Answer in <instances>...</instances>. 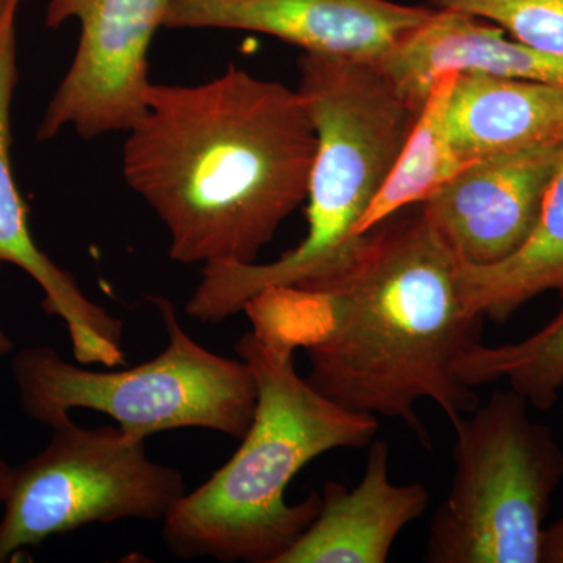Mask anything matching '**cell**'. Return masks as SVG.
<instances>
[{
    "mask_svg": "<svg viewBox=\"0 0 563 563\" xmlns=\"http://www.w3.org/2000/svg\"><path fill=\"white\" fill-rule=\"evenodd\" d=\"M406 210L362 233L322 276L254 301L306 350L314 390L351 412L406 422L429 448L421 399L451 424L479 406L455 366L481 343L485 318L463 298L457 255L420 209Z\"/></svg>",
    "mask_w": 563,
    "mask_h": 563,
    "instance_id": "6da1fadb",
    "label": "cell"
},
{
    "mask_svg": "<svg viewBox=\"0 0 563 563\" xmlns=\"http://www.w3.org/2000/svg\"><path fill=\"white\" fill-rule=\"evenodd\" d=\"M122 173L169 233V257L251 265L307 201L317 129L298 90L229 66L192 87L151 84Z\"/></svg>",
    "mask_w": 563,
    "mask_h": 563,
    "instance_id": "7a4b0ae2",
    "label": "cell"
},
{
    "mask_svg": "<svg viewBox=\"0 0 563 563\" xmlns=\"http://www.w3.org/2000/svg\"><path fill=\"white\" fill-rule=\"evenodd\" d=\"M250 320L235 351L257 387L254 418L231 461L163 520V540L177 558L277 563L320 514L321 493L287 503L292 477L329 451L369 448L379 432L376 417L344 409L299 376L290 335Z\"/></svg>",
    "mask_w": 563,
    "mask_h": 563,
    "instance_id": "3957f363",
    "label": "cell"
},
{
    "mask_svg": "<svg viewBox=\"0 0 563 563\" xmlns=\"http://www.w3.org/2000/svg\"><path fill=\"white\" fill-rule=\"evenodd\" d=\"M298 91L317 129L307 195V235L265 265H206L185 312L225 321L266 288L302 287L342 261L355 228L387 180L418 111L376 62L303 52Z\"/></svg>",
    "mask_w": 563,
    "mask_h": 563,
    "instance_id": "277c9868",
    "label": "cell"
},
{
    "mask_svg": "<svg viewBox=\"0 0 563 563\" xmlns=\"http://www.w3.org/2000/svg\"><path fill=\"white\" fill-rule=\"evenodd\" d=\"M168 332L157 357L128 369L74 365L49 346L25 347L11 362L22 410L41 424L69 421L70 410L109 415L147 440L173 429L199 428L242 440L257 402L254 376L242 358L222 357L191 339L176 309L151 298Z\"/></svg>",
    "mask_w": 563,
    "mask_h": 563,
    "instance_id": "5b68a950",
    "label": "cell"
},
{
    "mask_svg": "<svg viewBox=\"0 0 563 563\" xmlns=\"http://www.w3.org/2000/svg\"><path fill=\"white\" fill-rule=\"evenodd\" d=\"M529 407L512 388L495 391L453 424V483L432 515L424 562L540 563L563 450Z\"/></svg>",
    "mask_w": 563,
    "mask_h": 563,
    "instance_id": "8992f818",
    "label": "cell"
},
{
    "mask_svg": "<svg viewBox=\"0 0 563 563\" xmlns=\"http://www.w3.org/2000/svg\"><path fill=\"white\" fill-rule=\"evenodd\" d=\"M52 431L38 455L13 466L0 563L84 526L163 521L187 493L179 470L152 461L146 440L120 426L87 429L69 420Z\"/></svg>",
    "mask_w": 563,
    "mask_h": 563,
    "instance_id": "52a82bcc",
    "label": "cell"
},
{
    "mask_svg": "<svg viewBox=\"0 0 563 563\" xmlns=\"http://www.w3.org/2000/svg\"><path fill=\"white\" fill-rule=\"evenodd\" d=\"M172 0H51L47 27L80 22L76 57L38 128L40 141L73 128L81 139L129 131L146 110L147 54Z\"/></svg>",
    "mask_w": 563,
    "mask_h": 563,
    "instance_id": "ba28073f",
    "label": "cell"
},
{
    "mask_svg": "<svg viewBox=\"0 0 563 563\" xmlns=\"http://www.w3.org/2000/svg\"><path fill=\"white\" fill-rule=\"evenodd\" d=\"M433 10L393 0H172L163 27L263 33L310 54L379 63Z\"/></svg>",
    "mask_w": 563,
    "mask_h": 563,
    "instance_id": "9c48e42d",
    "label": "cell"
},
{
    "mask_svg": "<svg viewBox=\"0 0 563 563\" xmlns=\"http://www.w3.org/2000/svg\"><path fill=\"white\" fill-rule=\"evenodd\" d=\"M563 146L484 158L420 203L429 225L470 265L510 257L531 235Z\"/></svg>",
    "mask_w": 563,
    "mask_h": 563,
    "instance_id": "30bf717a",
    "label": "cell"
},
{
    "mask_svg": "<svg viewBox=\"0 0 563 563\" xmlns=\"http://www.w3.org/2000/svg\"><path fill=\"white\" fill-rule=\"evenodd\" d=\"M20 2L5 0L0 13V262L20 266L40 285L44 310L60 318L68 328L77 363L114 368L124 363V324L90 301L74 277L36 246L29 229L27 209L14 181L10 109L18 81L14 21Z\"/></svg>",
    "mask_w": 563,
    "mask_h": 563,
    "instance_id": "8fae6325",
    "label": "cell"
},
{
    "mask_svg": "<svg viewBox=\"0 0 563 563\" xmlns=\"http://www.w3.org/2000/svg\"><path fill=\"white\" fill-rule=\"evenodd\" d=\"M377 65L418 113L433 81L448 70L563 87V55L536 49L492 22L454 10H433Z\"/></svg>",
    "mask_w": 563,
    "mask_h": 563,
    "instance_id": "7c38bea8",
    "label": "cell"
},
{
    "mask_svg": "<svg viewBox=\"0 0 563 563\" xmlns=\"http://www.w3.org/2000/svg\"><path fill=\"white\" fill-rule=\"evenodd\" d=\"M429 499L424 484L393 483L390 444L374 440L361 483L322 485L320 514L277 563H385Z\"/></svg>",
    "mask_w": 563,
    "mask_h": 563,
    "instance_id": "4fadbf2b",
    "label": "cell"
},
{
    "mask_svg": "<svg viewBox=\"0 0 563 563\" xmlns=\"http://www.w3.org/2000/svg\"><path fill=\"white\" fill-rule=\"evenodd\" d=\"M450 129L455 150L468 163L563 146V87L459 74Z\"/></svg>",
    "mask_w": 563,
    "mask_h": 563,
    "instance_id": "5bb4252c",
    "label": "cell"
},
{
    "mask_svg": "<svg viewBox=\"0 0 563 563\" xmlns=\"http://www.w3.org/2000/svg\"><path fill=\"white\" fill-rule=\"evenodd\" d=\"M461 287L470 307L493 322H506L543 292L563 291V155L523 246L493 265L461 261Z\"/></svg>",
    "mask_w": 563,
    "mask_h": 563,
    "instance_id": "9a60e30c",
    "label": "cell"
},
{
    "mask_svg": "<svg viewBox=\"0 0 563 563\" xmlns=\"http://www.w3.org/2000/svg\"><path fill=\"white\" fill-rule=\"evenodd\" d=\"M457 76L455 70H448L433 81L387 180L355 228V235L368 232L399 211L420 206L473 165L459 154L451 136L450 107Z\"/></svg>",
    "mask_w": 563,
    "mask_h": 563,
    "instance_id": "2e32d148",
    "label": "cell"
},
{
    "mask_svg": "<svg viewBox=\"0 0 563 563\" xmlns=\"http://www.w3.org/2000/svg\"><path fill=\"white\" fill-rule=\"evenodd\" d=\"M561 309L540 331L518 343H476L462 355L455 376L466 387L506 379L537 410L553 409L563 388V291Z\"/></svg>",
    "mask_w": 563,
    "mask_h": 563,
    "instance_id": "e0dca14e",
    "label": "cell"
},
{
    "mask_svg": "<svg viewBox=\"0 0 563 563\" xmlns=\"http://www.w3.org/2000/svg\"><path fill=\"white\" fill-rule=\"evenodd\" d=\"M437 10L472 14L498 25L512 38L563 55V0H428Z\"/></svg>",
    "mask_w": 563,
    "mask_h": 563,
    "instance_id": "ac0fdd59",
    "label": "cell"
},
{
    "mask_svg": "<svg viewBox=\"0 0 563 563\" xmlns=\"http://www.w3.org/2000/svg\"><path fill=\"white\" fill-rule=\"evenodd\" d=\"M540 563H563V518L543 529Z\"/></svg>",
    "mask_w": 563,
    "mask_h": 563,
    "instance_id": "d6986e66",
    "label": "cell"
},
{
    "mask_svg": "<svg viewBox=\"0 0 563 563\" xmlns=\"http://www.w3.org/2000/svg\"><path fill=\"white\" fill-rule=\"evenodd\" d=\"M11 476H13V466H10L0 455V506L9 492Z\"/></svg>",
    "mask_w": 563,
    "mask_h": 563,
    "instance_id": "ffe728a7",
    "label": "cell"
},
{
    "mask_svg": "<svg viewBox=\"0 0 563 563\" xmlns=\"http://www.w3.org/2000/svg\"><path fill=\"white\" fill-rule=\"evenodd\" d=\"M11 350H13V342H11L10 336L3 332V329L0 328V357L10 354Z\"/></svg>",
    "mask_w": 563,
    "mask_h": 563,
    "instance_id": "44dd1931",
    "label": "cell"
},
{
    "mask_svg": "<svg viewBox=\"0 0 563 563\" xmlns=\"http://www.w3.org/2000/svg\"><path fill=\"white\" fill-rule=\"evenodd\" d=\"M3 5H5V0H0V13H2Z\"/></svg>",
    "mask_w": 563,
    "mask_h": 563,
    "instance_id": "7402d4cb",
    "label": "cell"
}]
</instances>
